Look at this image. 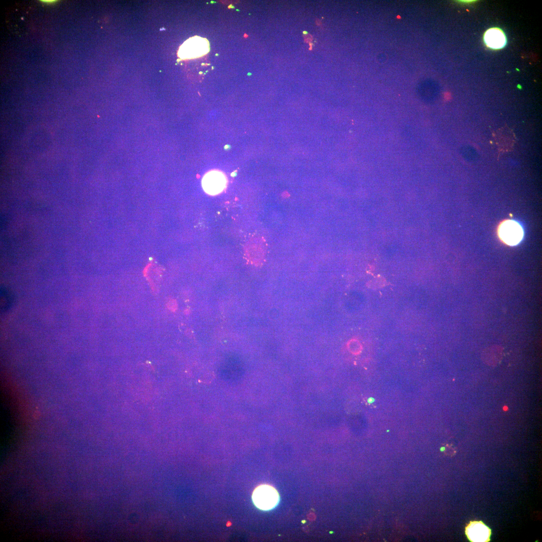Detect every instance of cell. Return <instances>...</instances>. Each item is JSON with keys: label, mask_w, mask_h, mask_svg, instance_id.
<instances>
[{"label": "cell", "mask_w": 542, "mask_h": 542, "mask_svg": "<svg viewBox=\"0 0 542 542\" xmlns=\"http://www.w3.org/2000/svg\"><path fill=\"white\" fill-rule=\"evenodd\" d=\"M484 40L488 47L493 49L502 48L506 42L504 33L497 28L488 29L484 34Z\"/></svg>", "instance_id": "obj_7"}, {"label": "cell", "mask_w": 542, "mask_h": 542, "mask_svg": "<svg viewBox=\"0 0 542 542\" xmlns=\"http://www.w3.org/2000/svg\"><path fill=\"white\" fill-rule=\"evenodd\" d=\"M255 506L262 510H269L275 508L280 500L277 490L273 486L263 484L257 486L252 495Z\"/></svg>", "instance_id": "obj_2"}, {"label": "cell", "mask_w": 542, "mask_h": 542, "mask_svg": "<svg viewBox=\"0 0 542 542\" xmlns=\"http://www.w3.org/2000/svg\"><path fill=\"white\" fill-rule=\"evenodd\" d=\"M0 295L1 311L4 313L10 309L13 304V298L11 293L4 287L1 289Z\"/></svg>", "instance_id": "obj_9"}, {"label": "cell", "mask_w": 542, "mask_h": 542, "mask_svg": "<svg viewBox=\"0 0 542 542\" xmlns=\"http://www.w3.org/2000/svg\"><path fill=\"white\" fill-rule=\"evenodd\" d=\"M500 239L506 244L514 246L518 244L523 237V230L517 222L506 220L503 222L498 229Z\"/></svg>", "instance_id": "obj_4"}, {"label": "cell", "mask_w": 542, "mask_h": 542, "mask_svg": "<svg viewBox=\"0 0 542 542\" xmlns=\"http://www.w3.org/2000/svg\"><path fill=\"white\" fill-rule=\"evenodd\" d=\"M348 347L350 351L353 354H358L362 349L359 342L355 339H352L349 341L348 343Z\"/></svg>", "instance_id": "obj_10"}, {"label": "cell", "mask_w": 542, "mask_h": 542, "mask_svg": "<svg viewBox=\"0 0 542 542\" xmlns=\"http://www.w3.org/2000/svg\"><path fill=\"white\" fill-rule=\"evenodd\" d=\"M227 184V180L225 174L217 170L208 172L202 180L204 191L210 195H216L221 193L226 187Z\"/></svg>", "instance_id": "obj_3"}, {"label": "cell", "mask_w": 542, "mask_h": 542, "mask_svg": "<svg viewBox=\"0 0 542 542\" xmlns=\"http://www.w3.org/2000/svg\"><path fill=\"white\" fill-rule=\"evenodd\" d=\"M372 401H373V399H372V398H369V399H368V402H369V403H371V402H372Z\"/></svg>", "instance_id": "obj_13"}, {"label": "cell", "mask_w": 542, "mask_h": 542, "mask_svg": "<svg viewBox=\"0 0 542 542\" xmlns=\"http://www.w3.org/2000/svg\"><path fill=\"white\" fill-rule=\"evenodd\" d=\"M465 534L472 542H488L490 540L491 529L482 521H470L465 527Z\"/></svg>", "instance_id": "obj_5"}, {"label": "cell", "mask_w": 542, "mask_h": 542, "mask_svg": "<svg viewBox=\"0 0 542 542\" xmlns=\"http://www.w3.org/2000/svg\"><path fill=\"white\" fill-rule=\"evenodd\" d=\"M503 354V348L497 345H491L485 348L481 353V359L486 365H497L501 361Z\"/></svg>", "instance_id": "obj_8"}, {"label": "cell", "mask_w": 542, "mask_h": 542, "mask_svg": "<svg viewBox=\"0 0 542 542\" xmlns=\"http://www.w3.org/2000/svg\"><path fill=\"white\" fill-rule=\"evenodd\" d=\"M230 148H231V146H230V145H225V146L224 147V150H225V151H228V150H229V149H230Z\"/></svg>", "instance_id": "obj_11"}, {"label": "cell", "mask_w": 542, "mask_h": 542, "mask_svg": "<svg viewBox=\"0 0 542 542\" xmlns=\"http://www.w3.org/2000/svg\"><path fill=\"white\" fill-rule=\"evenodd\" d=\"M209 49V43L206 38L195 36L185 41L179 47L177 54L181 59H192L203 56Z\"/></svg>", "instance_id": "obj_1"}, {"label": "cell", "mask_w": 542, "mask_h": 542, "mask_svg": "<svg viewBox=\"0 0 542 542\" xmlns=\"http://www.w3.org/2000/svg\"><path fill=\"white\" fill-rule=\"evenodd\" d=\"M493 137L498 148V155L511 151L516 142V137L512 129L505 125L493 132Z\"/></svg>", "instance_id": "obj_6"}, {"label": "cell", "mask_w": 542, "mask_h": 542, "mask_svg": "<svg viewBox=\"0 0 542 542\" xmlns=\"http://www.w3.org/2000/svg\"><path fill=\"white\" fill-rule=\"evenodd\" d=\"M236 172H237L236 171H235L234 172L232 173H231V176H234L236 175Z\"/></svg>", "instance_id": "obj_12"}]
</instances>
